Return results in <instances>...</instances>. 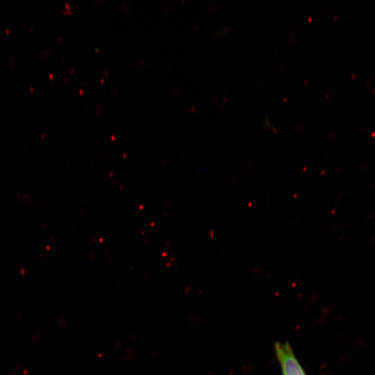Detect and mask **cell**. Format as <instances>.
<instances>
[{"label": "cell", "mask_w": 375, "mask_h": 375, "mask_svg": "<svg viewBox=\"0 0 375 375\" xmlns=\"http://www.w3.org/2000/svg\"><path fill=\"white\" fill-rule=\"evenodd\" d=\"M274 348L282 375H307L289 342L276 341L274 344Z\"/></svg>", "instance_id": "cell-1"}]
</instances>
